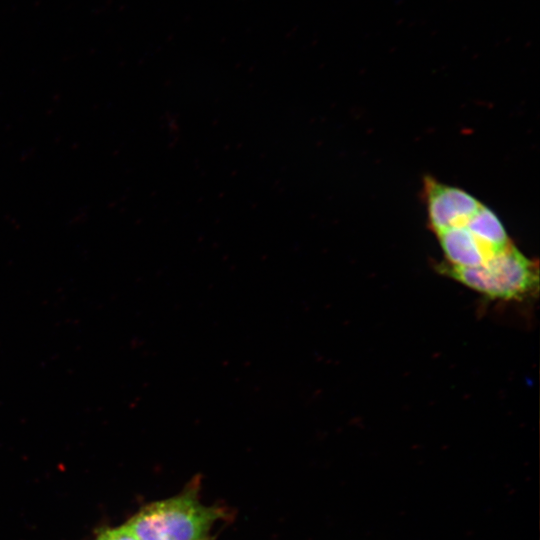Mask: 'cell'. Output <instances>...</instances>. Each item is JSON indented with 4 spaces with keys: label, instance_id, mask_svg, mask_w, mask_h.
I'll return each mask as SVG.
<instances>
[{
    "label": "cell",
    "instance_id": "6da1fadb",
    "mask_svg": "<svg viewBox=\"0 0 540 540\" xmlns=\"http://www.w3.org/2000/svg\"><path fill=\"white\" fill-rule=\"evenodd\" d=\"M438 269L491 299L523 300L538 289L537 262L527 258L513 244L479 266L459 268L442 263Z\"/></svg>",
    "mask_w": 540,
    "mask_h": 540
},
{
    "label": "cell",
    "instance_id": "7a4b0ae2",
    "mask_svg": "<svg viewBox=\"0 0 540 540\" xmlns=\"http://www.w3.org/2000/svg\"><path fill=\"white\" fill-rule=\"evenodd\" d=\"M219 517L195 492H185L144 507L126 526L139 540H204Z\"/></svg>",
    "mask_w": 540,
    "mask_h": 540
},
{
    "label": "cell",
    "instance_id": "3957f363",
    "mask_svg": "<svg viewBox=\"0 0 540 540\" xmlns=\"http://www.w3.org/2000/svg\"><path fill=\"white\" fill-rule=\"evenodd\" d=\"M428 225L436 234L465 226L482 205L466 191L442 184L431 177L424 179Z\"/></svg>",
    "mask_w": 540,
    "mask_h": 540
},
{
    "label": "cell",
    "instance_id": "277c9868",
    "mask_svg": "<svg viewBox=\"0 0 540 540\" xmlns=\"http://www.w3.org/2000/svg\"><path fill=\"white\" fill-rule=\"evenodd\" d=\"M436 236L445 256L444 263L453 267H476L496 255L465 226L450 228Z\"/></svg>",
    "mask_w": 540,
    "mask_h": 540
},
{
    "label": "cell",
    "instance_id": "5b68a950",
    "mask_svg": "<svg viewBox=\"0 0 540 540\" xmlns=\"http://www.w3.org/2000/svg\"><path fill=\"white\" fill-rule=\"evenodd\" d=\"M465 227L494 254L512 244L499 218L484 205L479 207Z\"/></svg>",
    "mask_w": 540,
    "mask_h": 540
},
{
    "label": "cell",
    "instance_id": "8992f818",
    "mask_svg": "<svg viewBox=\"0 0 540 540\" xmlns=\"http://www.w3.org/2000/svg\"><path fill=\"white\" fill-rule=\"evenodd\" d=\"M96 540H139L125 525L103 531Z\"/></svg>",
    "mask_w": 540,
    "mask_h": 540
},
{
    "label": "cell",
    "instance_id": "52a82bcc",
    "mask_svg": "<svg viewBox=\"0 0 540 540\" xmlns=\"http://www.w3.org/2000/svg\"><path fill=\"white\" fill-rule=\"evenodd\" d=\"M204 540H210V539H209V538H206V539H204Z\"/></svg>",
    "mask_w": 540,
    "mask_h": 540
}]
</instances>
